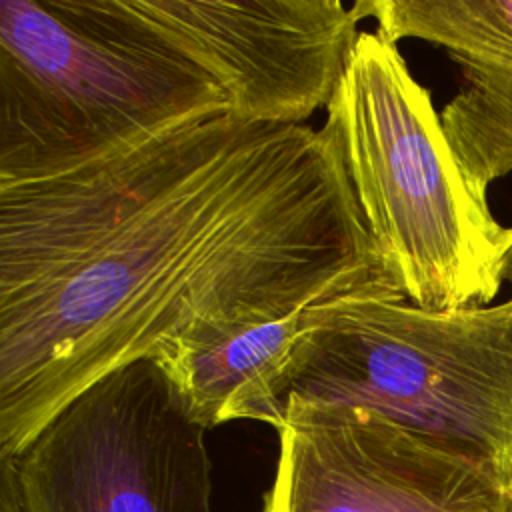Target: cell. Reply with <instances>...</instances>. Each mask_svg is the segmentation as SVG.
<instances>
[{
	"label": "cell",
	"instance_id": "cell-1",
	"mask_svg": "<svg viewBox=\"0 0 512 512\" xmlns=\"http://www.w3.org/2000/svg\"><path fill=\"white\" fill-rule=\"evenodd\" d=\"M364 290L402 286L328 122L228 110L0 184V458L120 366Z\"/></svg>",
	"mask_w": 512,
	"mask_h": 512
},
{
	"label": "cell",
	"instance_id": "cell-2",
	"mask_svg": "<svg viewBox=\"0 0 512 512\" xmlns=\"http://www.w3.org/2000/svg\"><path fill=\"white\" fill-rule=\"evenodd\" d=\"M130 0H0V184L50 180L228 112Z\"/></svg>",
	"mask_w": 512,
	"mask_h": 512
},
{
	"label": "cell",
	"instance_id": "cell-3",
	"mask_svg": "<svg viewBox=\"0 0 512 512\" xmlns=\"http://www.w3.org/2000/svg\"><path fill=\"white\" fill-rule=\"evenodd\" d=\"M288 398L376 410L512 486V296L426 310L402 290L330 300L236 420L280 428Z\"/></svg>",
	"mask_w": 512,
	"mask_h": 512
},
{
	"label": "cell",
	"instance_id": "cell-4",
	"mask_svg": "<svg viewBox=\"0 0 512 512\" xmlns=\"http://www.w3.org/2000/svg\"><path fill=\"white\" fill-rule=\"evenodd\" d=\"M366 228L408 302L488 306L504 282L512 226L464 176L430 92L378 30L360 32L326 106Z\"/></svg>",
	"mask_w": 512,
	"mask_h": 512
},
{
	"label": "cell",
	"instance_id": "cell-5",
	"mask_svg": "<svg viewBox=\"0 0 512 512\" xmlns=\"http://www.w3.org/2000/svg\"><path fill=\"white\" fill-rule=\"evenodd\" d=\"M210 428L156 360L64 404L16 456L26 512H214Z\"/></svg>",
	"mask_w": 512,
	"mask_h": 512
},
{
	"label": "cell",
	"instance_id": "cell-6",
	"mask_svg": "<svg viewBox=\"0 0 512 512\" xmlns=\"http://www.w3.org/2000/svg\"><path fill=\"white\" fill-rule=\"evenodd\" d=\"M262 512H512L488 468L376 410L288 398Z\"/></svg>",
	"mask_w": 512,
	"mask_h": 512
},
{
	"label": "cell",
	"instance_id": "cell-7",
	"mask_svg": "<svg viewBox=\"0 0 512 512\" xmlns=\"http://www.w3.org/2000/svg\"><path fill=\"white\" fill-rule=\"evenodd\" d=\"M224 88L230 112L302 124L328 106L360 32L340 0H130Z\"/></svg>",
	"mask_w": 512,
	"mask_h": 512
},
{
	"label": "cell",
	"instance_id": "cell-8",
	"mask_svg": "<svg viewBox=\"0 0 512 512\" xmlns=\"http://www.w3.org/2000/svg\"><path fill=\"white\" fill-rule=\"evenodd\" d=\"M390 42L420 38L446 50L464 86L442 108L446 140L472 188L488 198L512 172V0H358Z\"/></svg>",
	"mask_w": 512,
	"mask_h": 512
},
{
	"label": "cell",
	"instance_id": "cell-9",
	"mask_svg": "<svg viewBox=\"0 0 512 512\" xmlns=\"http://www.w3.org/2000/svg\"><path fill=\"white\" fill-rule=\"evenodd\" d=\"M322 304L228 330L210 342L174 350L156 362L178 384L194 418L214 428L236 420L244 398L314 324Z\"/></svg>",
	"mask_w": 512,
	"mask_h": 512
},
{
	"label": "cell",
	"instance_id": "cell-10",
	"mask_svg": "<svg viewBox=\"0 0 512 512\" xmlns=\"http://www.w3.org/2000/svg\"><path fill=\"white\" fill-rule=\"evenodd\" d=\"M0 512H26L12 458H0Z\"/></svg>",
	"mask_w": 512,
	"mask_h": 512
},
{
	"label": "cell",
	"instance_id": "cell-11",
	"mask_svg": "<svg viewBox=\"0 0 512 512\" xmlns=\"http://www.w3.org/2000/svg\"><path fill=\"white\" fill-rule=\"evenodd\" d=\"M502 278H504V282H508V284L512 286V250H510V254H508V258H506V264H504V272H502Z\"/></svg>",
	"mask_w": 512,
	"mask_h": 512
}]
</instances>
